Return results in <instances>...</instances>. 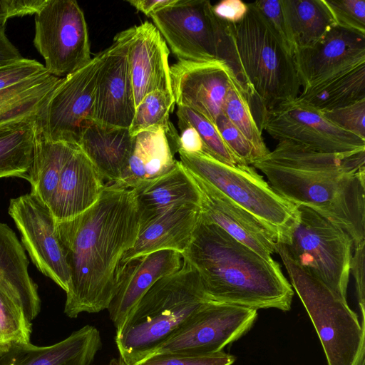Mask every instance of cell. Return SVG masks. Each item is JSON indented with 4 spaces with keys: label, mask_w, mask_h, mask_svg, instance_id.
I'll use <instances>...</instances> for the list:
<instances>
[{
    "label": "cell",
    "mask_w": 365,
    "mask_h": 365,
    "mask_svg": "<svg viewBox=\"0 0 365 365\" xmlns=\"http://www.w3.org/2000/svg\"><path fill=\"white\" fill-rule=\"evenodd\" d=\"M290 284L302 301L318 334L328 365H356L364 360V320L347 301L300 267L277 242Z\"/></svg>",
    "instance_id": "obj_6"
},
{
    "label": "cell",
    "mask_w": 365,
    "mask_h": 365,
    "mask_svg": "<svg viewBox=\"0 0 365 365\" xmlns=\"http://www.w3.org/2000/svg\"><path fill=\"white\" fill-rule=\"evenodd\" d=\"M29 260L15 232L0 222V288L31 322L41 311L38 287L29 273Z\"/></svg>",
    "instance_id": "obj_24"
},
{
    "label": "cell",
    "mask_w": 365,
    "mask_h": 365,
    "mask_svg": "<svg viewBox=\"0 0 365 365\" xmlns=\"http://www.w3.org/2000/svg\"><path fill=\"white\" fill-rule=\"evenodd\" d=\"M247 9V3L241 0H222L212 6L213 14L218 19L232 24L240 21Z\"/></svg>",
    "instance_id": "obj_45"
},
{
    "label": "cell",
    "mask_w": 365,
    "mask_h": 365,
    "mask_svg": "<svg viewBox=\"0 0 365 365\" xmlns=\"http://www.w3.org/2000/svg\"><path fill=\"white\" fill-rule=\"evenodd\" d=\"M335 26L365 36L364 0H323Z\"/></svg>",
    "instance_id": "obj_37"
},
{
    "label": "cell",
    "mask_w": 365,
    "mask_h": 365,
    "mask_svg": "<svg viewBox=\"0 0 365 365\" xmlns=\"http://www.w3.org/2000/svg\"><path fill=\"white\" fill-rule=\"evenodd\" d=\"M19 50L6 35V24H0V67L23 59Z\"/></svg>",
    "instance_id": "obj_47"
},
{
    "label": "cell",
    "mask_w": 365,
    "mask_h": 365,
    "mask_svg": "<svg viewBox=\"0 0 365 365\" xmlns=\"http://www.w3.org/2000/svg\"><path fill=\"white\" fill-rule=\"evenodd\" d=\"M103 180L78 146L66 163L48 204L55 221L72 219L93 205L105 187Z\"/></svg>",
    "instance_id": "obj_22"
},
{
    "label": "cell",
    "mask_w": 365,
    "mask_h": 365,
    "mask_svg": "<svg viewBox=\"0 0 365 365\" xmlns=\"http://www.w3.org/2000/svg\"><path fill=\"white\" fill-rule=\"evenodd\" d=\"M277 242L299 267L347 301L354 245L344 230L316 211L300 205Z\"/></svg>",
    "instance_id": "obj_7"
},
{
    "label": "cell",
    "mask_w": 365,
    "mask_h": 365,
    "mask_svg": "<svg viewBox=\"0 0 365 365\" xmlns=\"http://www.w3.org/2000/svg\"><path fill=\"white\" fill-rule=\"evenodd\" d=\"M297 98L320 111L337 109L365 99V63L303 88Z\"/></svg>",
    "instance_id": "obj_31"
},
{
    "label": "cell",
    "mask_w": 365,
    "mask_h": 365,
    "mask_svg": "<svg viewBox=\"0 0 365 365\" xmlns=\"http://www.w3.org/2000/svg\"><path fill=\"white\" fill-rule=\"evenodd\" d=\"M108 365H128L120 357L112 359Z\"/></svg>",
    "instance_id": "obj_49"
},
{
    "label": "cell",
    "mask_w": 365,
    "mask_h": 365,
    "mask_svg": "<svg viewBox=\"0 0 365 365\" xmlns=\"http://www.w3.org/2000/svg\"><path fill=\"white\" fill-rule=\"evenodd\" d=\"M189 173L200 194L201 217L264 258L272 259V255L277 250L274 235L253 215L212 185Z\"/></svg>",
    "instance_id": "obj_18"
},
{
    "label": "cell",
    "mask_w": 365,
    "mask_h": 365,
    "mask_svg": "<svg viewBox=\"0 0 365 365\" xmlns=\"http://www.w3.org/2000/svg\"><path fill=\"white\" fill-rule=\"evenodd\" d=\"M259 128L279 141L289 140L318 152L365 150L364 139L339 128L322 112L297 98L267 112Z\"/></svg>",
    "instance_id": "obj_12"
},
{
    "label": "cell",
    "mask_w": 365,
    "mask_h": 365,
    "mask_svg": "<svg viewBox=\"0 0 365 365\" xmlns=\"http://www.w3.org/2000/svg\"><path fill=\"white\" fill-rule=\"evenodd\" d=\"M252 166L282 197L341 227L354 247L365 242V150L322 153L283 140Z\"/></svg>",
    "instance_id": "obj_2"
},
{
    "label": "cell",
    "mask_w": 365,
    "mask_h": 365,
    "mask_svg": "<svg viewBox=\"0 0 365 365\" xmlns=\"http://www.w3.org/2000/svg\"><path fill=\"white\" fill-rule=\"evenodd\" d=\"M282 4L292 53L315 45L335 27L323 0H282Z\"/></svg>",
    "instance_id": "obj_28"
},
{
    "label": "cell",
    "mask_w": 365,
    "mask_h": 365,
    "mask_svg": "<svg viewBox=\"0 0 365 365\" xmlns=\"http://www.w3.org/2000/svg\"><path fill=\"white\" fill-rule=\"evenodd\" d=\"M321 112L339 128L365 140V99L342 108Z\"/></svg>",
    "instance_id": "obj_40"
},
{
    "label": "cell",
    "mask_w": 365,
    "mask_h": 365,
    "mask_svg": "<svg viewBox=\"0 0 365 365\" xmlns=\"http://www.w3.org/2000/svg\"><path fill=\"white\" fill-rule=\"evenodd\" d=\"M47 0H0V24L9 18L36 14Z\"/></svg>",
    "instance_id": "obj_44"
},
{
    "label": "cell",
    "mask_w": 365,
    "mask_h": 365,
    "mask_svg": "<svg viewBox=\"0 0 365 365\" xmlns=\"http://www.w3.org/2000/svg\"><path fill=\"white\" fill-rule=\"evenodd\" d=\"M293 56L306 88L365 63V36L335 26L315 45L295 50Z\"/></svg>",
    "instance_id": "obj_17"
},
{
    "label": "cell",
    "mask_w": 365,
    "mask_h": 365,
    "mask_svg": "<svg viewBox=\"0 0 365 365\" xmlns=\"http://www.w3.org/2000/svg\"><path fill=\"white\" fill-rule=\"evenodd\" d=\"M354 252L350 263V274L354 277L357 299L360 308L361 319L364 320L365 304V242L354 247Z\"/></svg>",
    "instance_id": "obj_42"
},
{
    "label": "cell",
    "mask_w": 365,
    "mask_h": 365,
    "mask_svg": "<svg viewBox=\"0 0 365 365\" xmlns=\"http://www.w3.org/2000/svg\"><path fill=\"white\" fill-rule=\"evenodd\" d=\"M149 17L178 61L217 59V19L210 1L176 0Z\"/></svg>",
    "instance_id": "obj_13"
},
{
    "label": "cell",
    "mask_w": 365,
    "mask_h": 365,
    "mask_svg": "<svg viewBox=\"0 0 365 365\" xmlns=\"http://www.w3.org/2000/svg\"><path fill=\"white\" fill-rule=\"evenodd\" d=\"M44 72H46L44 65L34 59L25 58L1 66L0 67V91Z\"/></svg>",
    "instance_id": "obj_41"
},
{
    "label": "cell",
    "mask_w": 365,
    "mask_h": 365,
    "mask_svg": "<svg viewBox=\"0 0 365 365\" xmlns=\"http://www.w3.org/2000/svg\"><path fill=\"white\" fill-rule=\"evenodd\" d=\"M170 71L175 105L190 108L215 125L230 87L238 82L226 63L219 59L178 61Z\"/></svg>",
    "instance_id": "obj_16"
},
{
    "label": "cell",
    "mask_w": 365,
    "mask_h": 365,
    "mask_svg": "<svg viewBox=\"0 0 365 365\" xmlns=\"http://www.w3.org/2000/svg\"><path fill=\"white\" fill-rule=\"evenodd\" d=\"M176 0H129L127 2L138 11L150 16L154 11L173 4Z\"/></svg>",
    "instance_id": "obj_48"
},
{
    "label": "cell",
    "mask_w": 365,
    "mask_h": 365,
    "mask_svg": "<svg viewBox=\"0 0 365 365\" xmlns=\"http://www.w3.org/2000/svg\"><path fill=\"white\" fill-rule=\"evenodd\" d=\"M169 54L166 42L153 24L145 21L134 26L128 59L135 108L154 91L173 96Z\"/></svg>",
    "instance_id": "obj_20"
},
{
    "label": "cell",
    "mask_w": 365,
    "mask_h": 365,
    "mask_svg": "<svg viewBox=\"0 0 365 365\" xmlns=\"http://www.w3.org/2000/svg\"><path fill=\"white\" fill-rule=\"evenodd\" d=\"M210 301L198 272L182 259L181 267L158 280L116 329L120 357L135 365Z\"/></svg>",
    "instance_id": "obj_5"
},
{
    "label": "cell",
    "mask_w": 365,
    "mask_h": 365,
    "mask_svg": "<svg viewBox=\"0 0 365 365\" xmlns=\"http://www.w3.org/2000/svg\"><path fill=\"white\" fill-rule=\"evenodd\" d=\"M257 316V310L255 309L208 302L150 355L211 354L222 351L226 346L248 332Z\"/></svg>",
    "instance_id": "obj_11"
},
{
    "label": "cell",
    "mask_w": 365,
    "mask_h": 365,
    "mask_svg": "<svg viewBox=\"0 0 365 365\" xmlns=\"http://www.w3.org/2000/svg\"><path fill=\"white\" fill-rule=\"evenodd\" d=\"M235 361L234 356L223 351L211 354L160 353L149 355L135 365H231Z\"/></svg>",
    "instance_id": "obj_38"
},
{
    "label": "cell",
    "mask_w": 365,
    "mask_h": 365,
    "mask_svg": "<svg viewBox=\"0 0 365 365\" xmlns=\"http://www.w3.org/2000/svg\"><path fill=\"white\" fill-rule=\"evenodd\" d=\"M200 207L190 203L175 206L139 232L120 263L153 252L171 250L182 254L188 247L200 217Z\"/></svg>",
    "instance_id": "obj_23"
},
{
    "label": "cell",
    "mask_w": 365,
    "mask_h": 365,
    "mask_svg": "<svg viewBox=\"0 0 365 365\" xmlns=\"http://www.w3.org/2000/svg\"><path fill=\"white\" fill-rule=\"evenodd\" d=\"M181 255L198 272L211 301L257 310L291 309L294 290L279 264L237 241L201 214Z\"/></svg>",
    "instance_id": "obj_3"
},
{
    "label": "cell",
    "mask_w": 365,
    "mask_h": 365,
    "mask_svg": "<svg viewBox=\"0 0 365 365\" xmlns=\"http://www.w3.org/2000/svg\"><path fill=\"white\" fill-rule=\"evenodd\" d=\"M232 24L216 20V56L226 63L250 105L264 115L297 98L302 87L293 53L253 2Z\"/></svg>",
    "instance_id": "obj_4"
},
{
    "label": "cell",
    "mask_w": 365,
    "mask_h": 365,
    "mask_svg": "<svg viewBox=\"0 0 365 365\" xmlns=\"http://www.w3.org/2000/svg\"><path fill=\"white\" fill-rule=\"evenodd\" d=\"M181 254L163 250L120 263L116 272L115 295L108 308L118 329L148 290L160 279L182 266Z\"/></svg>",
    "instance_id": "obj_19"
},
{
    "label": "cell",
    "mask_w": 365,
    "mask_h": 365,
    "mask_svg": "<svg viewBox=\"0 0 365 365\" xmlns=\"http://www.w3.org/2000/svg\"><path fill=\"white\" fill-rule=\"evenodd\" d=\"M77 147L48 140L38 126L34 158L25 179L31 184L30 193L48 207L63 169Z\"/></svg>",
    "instance_id": "obj_29"
},
{
    "label": "cell",
    "mask_w": 365,
    "mask_h": 365,
    "mask_svg": "<svg viewBox=\"0 0 365 365\" xmlns=\"http://www.w3.org/2000/svg\"><path fill=\"white\" fill-rule=\"evenodd\" d=\"M56 230L70 273L64 313L76 318L108 309L120 262L139 234L135 191L107 182L93 205L56 222Z\"/></svg>",
    "instance_id": "obj_1"
},
{
    "label": "cell",
    "mask_w": 365,
    "mask_h": 365,
    "mask_svg": "<svg viewBox=\"0 0 365 365\" xmlns=\"http://www.w3.org/2000/svg\"><path fill=\"white\" fill-rule=\"evenodd\" d=\"M106 53V49L98 52L82 68L61 78L37 120L46 138L78 145L83 130L93 121L95 91Z\"/></svg>",
    "instance_id": "obj_10"
},
{
    "label": "cell",
    "mask_w": 365,
    "mask_h": 365,
    "mask_svg": "<svg viewBox=\"0 0 365 365\" xmlns=\"http://www.w3.org/2000/svg\"><path fill=\"white\" fill-rule=\"evenodd\" d=\"M9 214L32 262L66 293L70 273L49 207L35 195L27 193L10 200Z\"/></svg>",
    "instance_id": "obj_14"
},
{
    "label": "cell",
    "mask_w": 365,
    "mask_h": 365,
    "mask_svg": "<svg viewBox=\"0 0 365 365\" xmlns=\"http://www.w3.org/2000/svg\"><path fill=\"white\" fill-rule=\"evenodd\" d=\"M180 130L192 126L199 133L203 153L229 165H241L220 135L215 125L200 114L183 106H178L176 112Z\"/></svg>",
    "instance_id": "obj_35"
},
{
    "label": "cell",
    "mask_w": 365,
    "mask_h": 365,
    "mask_svg": "<svg viewBox=\"0 0 365 365\" xmlns=\"http://www.w3.org/2000/svg\"><path fill=\"white\" fill-rule=\"evenodd\" d=\"M134 190L139 213V232L173 207L186 203L200 207L199 190L180 161H177L169 173Z\"/></svg>",
    "instance_id": "obj_25"
},
{
    "label": "cell",
    "mask_w": 365,
    "mask_h": 365,
    "mask_svg": "<svg viewBox=\"0 0 365 365\" xmlns=\"http://www.w3.org/2000/svg\"><path fill=\"white\" fill-rule=\"evenodd\" d=\"M133 137L128 128L93 121L83 130L78 146L108 182H118L128 167Z\"/></svg>",
    "instance_id": "obj_27"
},
{
    "label": "cell",
    "mask_w": 365,
    "mask_h": 365,
    "mask_svg": "<svg viewBox=\"0 0 365 365\" xmlns=\"http://www.w3.org/2000/svg\"><path fill=\"white\" fill-rule=\"evenodd\" d=\"M38 118L0 125V178H26L31 167Z\"/></svg>",
    "instance_id": "obj_32"
},
{
    "label": "cell",
    "mask_w": 365,
    "mask_h": 365,
    "mask_svg": "<svg viewBox=\"0 0 365 365\" xmlns=\"http://www.w3.org/2000/svg\"><path fill=\"white\" fill-rule=\"evenodd\" d=\"M215 125L240 164L252 166L258 160L251 143L223 113L217 118Z\"/></svg>",
    "instance_id": "obj_39"
},
{
    "label": "cell",
    "mask_w": 365,
    "mask_h": 365,
    "mask_svg": "<svg viewBox=\"0 0 365 365\" xmlns=\"http://www.w3.org/2000/svg\"><path fill=\"white\" fill-rule=\"evenodd\" d=\"M34 44L46 71L65 77L92 58L86 21L74 0H47L35 14Z\"/></svg>",
    "instance_id": "obj_9"
},
{
    "label": "cell",
    "mask_w": 365,
    "mask_h": 365,
    "mask_svg": "<svg viewBox=\"0 0 365 365\" xmlns=\"http://www.w3.org/2000/svg\"><path fill=\"white\" fill-rule=\"evenodd\" d=\"M222 113L251 143L258 160L269 153L270 150L266 146L262 130L253 115L243 88L238 82L230 87L225 101Z\"/></svg>",
    "instance_id": "obj_34"
},
{
    "label": "cell",
    "mask_w": 365,
    "mask_h": 365,
    "mask_svg": "<svg viewBox=\"0 0 365 365\" xmlns=\"http://www.w3.org/2000/svg\"><path fill=\"white\" fill-rule=\"evenodd\" d=\"M180 162L253 215L277 241L293 220L297 206L277 193L251 165H229L204 153L178 150Z\"/></svg>",
    "instance_id": "obj_8"
},
{
    "label": "cell",
    "mask_w": 365,
    "mask_h": 365,
    "mask_svg": "<svg viewBox=\"0 0 365 365\" xmlns=\"http://www.w3.org/2000/svg\"><path fill=\"white\" fill-rule=\"evenodd\" d=\"M175 105L173 95L162 91L148 93L135 108L128 128L130 135L134 136L144 130L162 128L166 133L173 153L178 152L180 135L170 120V114L173 111Z\"/></svg>",
    "instance_id": "obj_33"
},
{
    "label": "cell",
    "mask_w": 365,
    "mask_h": 365,
    "mask_svg": "<svg viewBox=\"0 0 365 365\" xmlns=\"http://www.w3.org/2000/svg\"><path fill=\"white\" fill-rule=\"evenodd\" d=\"M134 26L117 34L99 71L92 118L96 123L129 128L135 110L128 59Z\"/></svg>",
    "instance_id": "obj_15"
},
{
    "label": "cell",
    "mask_w": 365,
    "mask_h": 365,
    "mask_svg": "<svg viewBox=\"0 0 365 365\" xmlns=\"http://www.w3.org/2000/svg\"><path fill=\"white\" fill-rule=\"evenodd\" d=\"M31 325L21 307L0 288V345L31 343Z\"/></svg>",
    "instance_id": "obj_36"
},
{
    "label": "cell",
    "mask_w": 365,
    "mask_h": 365,
    "mask_svg": "<svg viewBox=\"0 0 365 365\" xmlns=\"http://www.w3.org/2000/svg\"><path fill=\"white\" fill-rule=\"evenodd\" d=\"M178 150L189 154L203 153V143L195 128L187 126L180 130Z\"/></svg>",
    "instance_id": "obj_46"
},
{
    "label": "cell",
    "mask_w": 365,
    "mask_h": 365,
    "mask_svg": "<svg viewBox=\"0 0 365 365\" xmlns=\"http://www.w3.org/2000/svg\"><path fill=\"white\" fill-rule=\"evenodd\" d=\"M61 80L46 71L0 91V125L38 118Z\"/></svg>",
    "instance_id": "obj_30"
},
{
    "label": "cell",
    "mask_w": 365,
    "mask_h": 365,
    "mask_svg": "<svg viewBox=\"0 0 365 365\" xmlns=\"http://www.w3.org/2000/svg\"><path fill=\"white\" fill-rule=\"evenodd\" d=\"M253 3L278 33L285 45L291 50L287 39L282 0H261L255 1Z\"/></svg>",
    "instance_id": "obj_43"
},
{
    "label": "cell",
    "mask_w": 365,
    "mask_h": 365,
    "mask_svg": "<svg viewBox=\"0 0 365 365\" xmlns=\"http://www.w3.org/2000/svg\"><path fill=\"white\" fill-rule=\"evenodd\" d=\"M133 137L128 165L118 185L140 189L172 170L174 158L168 137L162 128L142 131Z\"/></svg>",
    "instance_id": "obj_26"
},
{
    "label": "cell",
    "mask_w": 365,
    "mask_h": 365,
    "mask_svg": "<svg viewBox=\"0 0 365 365\" xmlns=\"http://www.w3.org/2000/svg\"><path fill=\"white\" fill-rule=\"evenodd\" d=\"M101 346L100 331L86 325L50 346L0 345V365H91Z\"/></svg>",
    "instance_id": "obj_21"
}]
</instances>
